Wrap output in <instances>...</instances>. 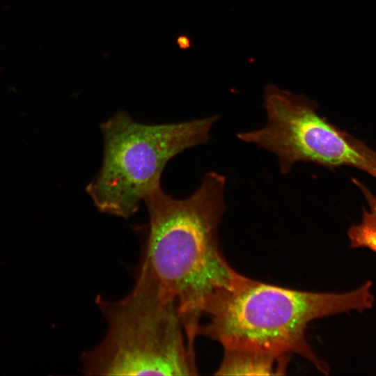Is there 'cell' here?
<instances>
[{
	"instance_id": "obj_4",
	"label": "cell",
	"mask_w": 376,
	"mask_h": 376,
	"mask_svg": "<svg viewBox=\"0 0 376 376\" xmlns=\"http://www.w3.org/2000/svg\"><path fill=\"white\" fill-rule=\"evenodd\" d=\"M219 115L179 123L146 124L120 110L100 125L103 136L100 169L86 191L100 212L127 219L161 186L167 163L180 152L205 144Z\"/></svg>"
},
{
	"instance_id": "obj_3",
	"label": "cell",
	"mask_w": 376,
	"mask_h": 376,
	"mask_svg": "<svg viewBox=\"0 0 376 376\" xmlns=\"http://www.w3.org/2000/svg\"><path fill=\"white\" fill-rule=\"evenodd\" d=\"M107 332L84 355L90 375H194L195 351L188 344L178 307L136 276L130 292L117 301L97 297Z\"/></svg>"
},
{
	"instance_id": "obj_6",
	"label": "cell",
	"mask_w": 376,
	"mask_h": 376,
	"mask_svg": "<svg viewBox=\"0 0 376 376\" xmlns=\"http://www.w3.org/2000/svg\"><path fill=\"white\" fill-rule=\"evenodd\" d=\"M224 356L216 375H282L288 358L274 357L265 353L243 350H224Z\"/></svg>"
},
{
	"instance_id": "obj_2",
	"label": "cell",
	"mask_w": 376,
	"mask_h": 376,
	"mask_svg": "<svg viewBox=\"0 0 376 376\" xmlns=\"http://www.w3.org/2000/svg\"><path fill=\"white\" fill-rule=\"evenodd\" d=\"M372 283L346 292H316L268 284L246 277L207 313L198 336L217 341L224 350L259 352L288 358L297 354L327 374L328 366L308 343L306 330L315 319L372 307Z\"/></svg>"
},
{
	"instance_id": "obj_7",
	"label": "cell",
	"mask_w": 376,
	"mask_h": 376,
	"mask_svg": "<svg viewBox=\"0 0 376 376\" xmlns=\"http://www.w3.org/2000/svg\"><path fill=\"white\" fill-rule=\"evenodd\" d=\"M356 184L364 194L368 209L363 210L361 221L350 227L348 237L353 248H367L376 253V196L358 181Z\"/></svg>"
},
{
	"instance_id": "obj_8",
	"label": "cell",
	"mask_w": 376,
	"mask_h": 376,
	"mask_svg": "<svg viewBox=\"0 0 376 376\" xmlns=\"http://www.w3.org/2000/svg\"><path fill=\"white\" fill-rule=\"evenodd\" d=\"M178 42L181 48H188L190 46V41L186 36L180 37Z\"/></svg>"
},
{
	"instance_id": "obj_5",
	"label": "cell",
	"mask_w": 376,
	"mask_h": 376,
	"mask_svg": "<svg viewBox=\"0 0 376 376\" xmlns=\"http://www.w3.org/2000/svg\"><path fill=\"white\" fill-rule=\"evenodd\" d=\"M263 97L266 125L237 138L274 154L281 173L301 162L330 169L354 166L376 178V152L320 116L315 101L274 84L265 87Z\"/></svg>"
},
{
	"instance_id": "obj_1",
	"label": "cell",
	"mask_w": 376,
	"mask_h": 376,
	"mask_svg": "<svg viewBox=\"0 0 376 376\" xmlns=\"http://www.w3.org/2000/svg\"><path fill=\"white\" fill-rule=\"evenodd\" d=\"M225 187V176L210 171L187 198H175L161 185L143 200L148 223L136 276L175 303L192 346L201 318L246 277L219 247Z\"/></svg>"
}]
</instances>
